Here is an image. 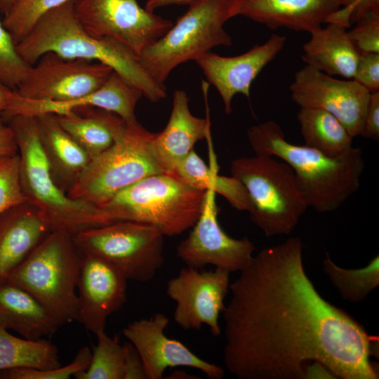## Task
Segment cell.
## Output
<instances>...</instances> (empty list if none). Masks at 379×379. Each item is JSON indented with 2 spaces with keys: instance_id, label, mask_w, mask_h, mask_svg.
I'll use <instances>...</instances> for the list:
<instances>
[{
  "instance_id": "ffe728a7",
  "label": "cell",
  "mask_w": 379,
  "mask_h": 379,
  "mask_svg": "<svg viewBox=\"0 0 379 379\" xmlns=\"http://www.w3.org/2000/svg\"><path fill=\"white\" fill-rule=\"evenodd\" d=\"M340 8L338 0H236L233 16L241 15L273 29L310 33Z\"/></svg>"
},
{
  "instance_id": "f546056e",
  "label": "cell",
  "mask_w": 379,
  "mask_h": 379,
  "mask_svg": "<svg viewBox=\"0 0 379 379\" xmlns=\"http://www.w3.org/2000/svg\"><path fill=\"white\" fill-rule=\"evenodd\" d=\"M323 270L342 298L350 302H361L379 285L378 255L366 267L357 270L342 268L327 255L323 261Z\"/></svg>"
},
{
  "instance_id": "4316f807",
  "label": "cell",
  "mask_w": 379,
  "mask_h": 379,
  "mask_svg": "<svg viewBox=\"0 0 379 379\" xmlns=\"http://www.w3.org/2000/svg\"><path fill=\"white\" fill-rule=\"evenodd\" d=\"M212 161L211 166H208L192 150L171 174L192 187L218 193L225 197L233 207L248 211L250 201L243 185L233 176L219 175L217 165L215 161Z\"/></svg>"
},
{
  "instance_id": "e0dca14e",
  "label": "cell",
  "mask_w": 379,
  "mask_h": 379,
  "mask_svg": "<svg viewBox=\"0 0 379 379\" xmlns=\"http://www.w3.org/2000/svg\"><path fill=\"white\" fill-rule=\"evenodd\" d=\"M81 254L76 321L96 335L105 331L108 317L126 302L128 279L108 261Z\"/></svg>"
},
{
  "instance_id": "f1b7e54d",
  "label": "cell",
  "mask_w": 379,
  "mask_h": 379,
  "mask_svg": "<svg viewBox=\"0 0 379 379\" xmlns=\"http://www.w3.org/2000/svg\"><path fill=\"white\" fill-rule=\"evenodd\" d=\"M60 366L58 350L51 342L18 338L0 327V371L19 368L48 370Z\"/></svg>"
},
{
  "instance_id": "5b68a950",
  "label": "cell",
  "mask_w": 379,
  "mask_h": 379,
  "mask_svg": "<svg viewBox=\"0 0 379 379\" xmlns=\"http://www.w3.org/2000/svg\"><path fill=\"white\" fill-rule=\"evenodd\" d=\"M206 190L192 187L175 175L161 173L121 190L99 208L113 221L152 226L175 237L192 227L205 203Z\"/></svg>"
},
{
  "instance_id": "e575fe53",
  "label": "cell",
  "mask_w": 379,
  "mask_h": 379,
  "mask_svg": "<svg viewBox=\"0 0 379 379\" xmlns=\"http://www.w3.org/2000/svg\"><path fill=\"white\" fill-rule=\"evenodd\" d=\"M18 153L0 157V214L16 204L28 201L20 181Z\"/></svg>"
},
{
  "instance_id": "3957f363",
  "label": "cell",
  "mask_w": 379,
  "mask_h": 379,
  "mask_svg": "<svg viewBox=\"0 0 379 379\" xmlns=\"http://www.w3.org/2000/svg\"><path fill=\"white\" fill-rule=\"evenodd\" d=\"M247 138L255 155L276 157L291 166L302 199L318 213L336 210L359 188L365 162L359 147L340 157H328L289 142L272 120L251 126Z\"/></svg>"
},
{
  "instance_id": "1f68e13d",
  "label": "cell",
  "mask_w": 379,
  "mask_h": 379,
  "mask_svg": "<svg viewBox=\"0 0 379 379\" xmlns=\"http://www.w3.org/2000/svg\"><path fill=\"white\" fill-rule=\"evenodd\" d=\"M72 0H16L2 22L17 44L49 11Z\"/></svg>"
},
{
  "instance_id": "f6af8a7d",
  "label": "cell",
  "mask_w": 379,
  "mask_h": 379,
  "mask_svg": "<svg viewBox=\"0 0 379 379\" xmlns=\"http://www.w3.org/2000/svg\"><path fill=\"white\" fill-rule=\"evenodd\" d=\"M16 0H0V13L6 14Z\"/></svg>"
},
{
  "instance_id": "b9f144b4",
  "label": "cell",
  "mask_w": 379,
  "mask_h": 379,
  "mask_svg": "<svg viewBox=\"0 0 379 379\" xmlns=\"http://www.w3.org/2000/svg\"><path fill=\"white\" fill-rule=\"evenodd\" d=\"M195 0H146L145 8L155 11L159 8L172 5H189Z\"/></svg>"
},
{
  "instance_id": "83f0119b",
  "label": "cell",
  "mask_w": 379,
  "mask_h": 379,
  "mask_svg": "<svg viewBox=\"0 0 379 379\" xmlns=\"http://www.w3.org/2000/svg\"><path fill=\"white\" fill-rule=\"evenodd\" d=\"M297 119L305 145L331 157L348 153L353 137L331 113L317 108L300 107Z\"/></svg>"
},
{
  "instance_id": "30bf717a",
  "label": "cell",
  "mask_w": 379,
  "mask_h": 379,
  "mask_svg": "<svg viewBox=\"0 0 379 379\" xmlns=\"http://www.w3.org/2000/svg\"><path fill=\"white\" fill-rule=\"evenodd\" d=\"M73 238L82 253L108 261L128 280L151 281L164 262V235L146 224L116 221L80 231Z\"/></svg>"
},
{
  "instance_id": "9a60e30c",
  "label": "cell",
  "mask_w": 379,
  "mask_h": 379,
  "mask_svg": "<svg viewBox=\"0 0 379 379\" xmlns=\"http://www.w3.org/2000/svg\"><path fill=\"white\" fill-rule=\"evenodd\" d=\"M290 91L300 107L325 110L353 138L360 135L371 93L353 79H338L305 65L295 73Z\"/></svg>"
},
{
  "instance_id": "cb8c5ba5",
  "label": "cell",
  "mask_w": 379,
  "mask_h": 379,
  "mask_svg": "<svg viewBox=\"0 0 379 379\" xmlns=\"http://www.w3.org/2000/svg\"><path fill=\"white\" fill-rule=\"evenodd\" d=\"M41 145L48 161L52 178L67 194L91 161L86 152L61 127L56 116H36Z\"/></svg>"
},
{
  "instance_id": "277c9868",
  "label": "cell",
  "mask_w": 379,
  "mask_h": 379,
  "mask_svg": "<svg viewBox=\"0 0 379 379\" xmlns=\"http://www.w3.org/2000/svg\"><path fill=\"white\" fill-rule=\"evenodd\" d=\"M5 121L17 142L22 192L28 202L46 215L51 232L74 236L80 231L114 222L103 210L69 197L54 182L41 145L36 117L16 114Z\"/></svg>"
},
{
  "instance_id": "4dcf8cb0",
  "label": "cell",
  "mask_w": 379,
  "mask_h": 379,
  "mask_svg": "<svg viewBox=\"0 0 379 379\" xmlns=\"http://www.w3.org/2000/svg\"><path fill=\"white\" fill-rule=\"evenodd\" d=\"M98 342L91 352L88 367L74 376L77 379H124L126 347L117 337L105 331L96 334Z\"/></svg>"
},
{
  "instance_id": "ba28073f",
  "label": "cell",
  "mask_w": 379,
  "mask_h": 379,
  "mask_svg": "<svg viewBox=\"0 0 379 379\" xmlns=\"http://www.w3.org/2000/svg\"><path fill=\"white\" fill-rule=\"evenodd\" d=\"M230 171L248 194L251 220L267 237L293 231L307 206L288 164L273 157L255 154L233 160Z\"/></svg>"
},
{
  "instance_id": "ab89813d",
  "label": "cell",
  "mask_w": 379,
  "mask_h": 379,
  "mask_svg": "<svg viewBox=\"0 0 379 379\" xmlns=\"http://www.w3.org/2000/svg\"><path fill=\"white\" fill-rule=\"evenodd\" d=\"M126 345V357L124 379H146L141 359L131 343Z\"/></svg>"
},
{
  "instance_id": "6da1fadb",
  "label": "cell",
  "mask_w": 379,
  "mask_h": 379,
  "mask_svg": "<svg viewBox=\"0 0 379 379\" xmlns=\"http://www.w3.org/2000/svg\"><path fill=\"white\" fill-rule=\"evenodd\" d=\"M298 237L260 251L230 284L226 370L239 379H376L372 338L308 278Z\"/></svg>"
},
{
  "instance_id": "d590c367",
  "label": "cell",
  "mask_w": 379,
  "mask_h": 379,
  "mask_svg": "<svg viewBox=\"0 0 379 379\" xmlns=\"http://www.w3.org/2000/svg\"><path fill=\"white\" fill-rule=\"evenodd\" d=\"M354 24L347 34L359 53H379V11L363 15Z\"/></svg>"
},
{
  "instance_id": "484cf974",
  "label": "cell",
  "mask_w": 379,
  "mask_h": 379,
  "mask_svg": "<svg viewBox=\"0 0 379 379\" xmlns=\"http://www.w3.org/2000/svg\"><path fill=\"white\" fill-rule=\"evenodd\" d=\"M55 116L61 127L86 152L91 161L109 149L126 126L117 114L94 107H80L69 114Z\"/></svg>"
},
{
  "instance_id": "44dd1931",
  "label": "cell",
  "mask_w": 379,
  "mask_h": 379,
  "mask_svg": "<svg viewBox=\"0 0 379 379\" xmlns=\"http://www.w3.org/2000/svg\"><path fill=\"white\" fill-rule=\"evenodd\" d=\"M51 232L44 212L25 201L0 214V281L8 278Z\"/></svg>"
},
{
  "instance_id": "74e56055",
  "label": "cell",
  "mask_w": 379,
  "mask_h": 379,
  "mask_svg": "<svg viewBox=\"0 0 379 379\" xmlns=\"http://www.w3.org/2000/svg\"><path fill=\"white\" fill-rule=\"evenodd\" d=\"M352 79L368 91H379V53H360Z\"/></svg>"
},
{
  "instance_id": "8d00e7d4",
  "label": "cell",
  "mask_w": 379,
  "mask_h": 379,
  "mask_svg": "<svg viewBox=\"0 0 379 379\" xmlns=\"http://www.w3.org/2000/svg\"><path fill=\"white\" fill-rule=\"evenodd\" d=\"M340 8L332 14L326 23L334 22L347 29L363 15L379 11V0H338Z\"/></svg>"
},
{
  "instance_id": "8992f818",
  "label": "cell",
  "mask_w": 379,
  "mask_h": 379,
  "mask_svg": "<svg viewBox=\"0 0 379 379\" xmlns=\"http://www.w3.org/2000/svg\"><path fill=\"white\" fill-rule=\"evenodd\" d=\"M236 0H195L158 40L138 56L145 69L164 84L182 63L196 60L216 46H230L232 38L224 28L233 18Z\"/></svg>"
},
{
  "instance_id": "603a6c76",
  "label": "cell",
  "mask_w": 379,
  "mask_h": 379,
  "mask_svg": "<svg viewBox=\"0 0 379 379\" xmlns=\"http://www.w3.org/2000/svg\"><path fill=\"white\" fill-rule=\"evenodd\" d=\"M58 322L30 293L8 279L0 281V327L30 340L53 335Z\"/></svg>"
},
{
  "instance_id": "7bdbcfd3",
  "label": "cell",
  "mask_w": 379,
  "mask_h": 379,
  "mask_svg": "<svg viewBox=\"0 0 379 379\" xmlns=\"http://www.w3.org/2000/svg\"><path fill=\"white\" fill-rule=\"evenodd\" d=\"M15 96V90L0 84V113L8 108Z\"/></svg>"
},
{
  "instance_id": "ee69618b",
  "label": "cell",
  "mask_w": 379,
  "mask_h": 379,
  "mask_svg": "<svg viewBox=\"0 0 379 379\" xmlns=\"http://www.w3.org/2000/svg\"><path fill=\"white\" fill-rule=\"evenodd\" d=\"M168 378L171 379H195L196 375L189 374L183 371H174L171 373Z\"/></svg>"
},
{
  "instance_id": "f35d334b",
  "label": "cell",
  "mask_w": 379,
  "mask_h": 379,
  "mask_svg": "<svg viewBox=\"0 0 379 379\" xmlns=\"http://www.w3.org/2000/svg\"><path fill=\"white\" fill-rule=\"evenodd\" d=\"M360 135L375 141L379 140V91L370 94Z\"/></svg>"
},
{
  "instance_id": "d4e9b609",
  "label": "cell",
  "mask_w": 379,
  "mask_h": 379,
  "mask_svg": "<svg viewBox=\"0 0 379 379\" xmlns=\"http://www.w3.org/2000/svg\"><path fill=\"white\" fill-rule=\"evenodd\" d=\"M310 34L303 45L302 60L317 71L352 79L360 53L347 34V29L334 22L326 23Z\"/></svg>"
},
{
  "instance_id": "4fadbf2b",
  "label": "cell",
  "mask_w": 379,
  "mask_h": 379,
  "mask_svg": "<svg viewBox=\"0 0 379 379\" xmlns=\"http://www.w3.org/2000/svg\"><path fill=\"white\" fill-rule=\"evenodd\" d=\"M230 274L220 268H182L166 284V295L175 302V322L185 330H199L206 325L214 337L220 336L219 317L229 293Z\"/></svg>"
},
{
  "instance_id": "7402d4cb",
  "label": "cell",
  "mask_w": 379,
  "mask_h": 379,
  "mask_svg": "<svg viewBox=\"0 0 379 379\" xmlns=\"http://www.w3.org/2000/svg\"><path fill=\"white\" fill-rule=\"evenodd\" d=\"M189 98L182 90L173 93L172 109L165 128L155 133L152 149L165 173L171 174L178 164L192 150L199 140L211 137L208 117L194 116Z\"/></svg>"
},
{
  "instance_id": "7a4b0ae2",
  "label": "cell",
  "mask_w": 379,
  "mask_h": 379,
  "mask_svg": "<svg viewBox=\"0 0 379 379\" xmlns=\"http://www.w3.org/2000/svg\"><path fill=\"white\" fill-rule=\"evenodd\" d=\"M74 2L69 1L45 13L16 44L23 60L32 65L44 54L52 52L66 58L99 62L139 88L150 102L164 99L165 84L145 69L131 49L115 39L93 36L86 32L76 16Z\"/></svg>"
},
{
  "instance_id": "836d02e7",
  "label": "cell",
  "mask_w": 379,
  "mask_h": 379,
  "mask_svg": "<svg viewBox=\"0 0 379 379\" xmlns=\"http://www.w3.org/2000/svg\"><path fill=\"white\" fill-rule=\"evenodd\" d=\"M91 359V351L88 347L81 348L73 361L64 366L48 370L34 368H12L3 371L2 377L6 379H68L76 373L85 371Z\"/></svg>"
},
{
  "instance_id": "d6986e66",
  "label": "cell",
  "mask_w": 379,
  "mask_h": 379,
  "mask_svg": "<svg viewBox=\"0 0 379 379\" xmlns=\"http://www.w3.org/2000/svg\"><path fill=\"white\" fill-rule=\"evenodd\" d=\"M142 92L113 71L98 90L68 101H46L25 99L15 91V96L7 109L1 112L6 121L16 114L36 117L42 114H67L76 109L94 107L113 112L126 123L137 121L135 109Z\"/></svg>"
},
{
  "instance_id": "9c48e42d",
  "label": "cell",
  "mask_w": 379,
  "mask_h": 379,
  "mask_svg": "<svg viewBox=\"0 0 379 379\" xmlns=\"http://www.w3.org/2000/svg\"><path fill=\"white\" fill-rule=\"evenodd\" d=\"M154 134L138 121L126 123L114 144L90 161L67 196L100 207L126 187L165 173L152 149Z\"/></svg>"
},
{
  "instance_id": "2e32d148",
  "label": "cell",
  "mask_w": 379,
  "mask_h": 379,
  "mask_svg": "<svg viewBox=\"0 0 379 379\" xmlns=\"http://www.w3.org/2000/svg\"><path fill=\"white\" fill-rule=\"evenodd\" d=\"M169 319L157 312L148 319L129 323L123 334L137 350L146 379H161L168 368L186 366L197 369L211 379H221L225 370L208 362L186 347L180 341L168 338L165 330Z\"/></svg>"
},
{
  "instance_id": "8fae6325",
  "label": "cell",
  "mask_w": 379,
  "mask_h": 379,
  "mask_svg": "<svg viewBox=\"0 0 379 379\" xmlns=\"http://www.w3.org/2000/svg\"><path fill=\"white\" fill-rule=\"evenodd\" d=\"M82 27L93 36L115 39L138 57L161 38L172 21L141 7L137 0H74Z\"/></svg>"
},
{
  "instance_id": "60d3db41",
  "label": "cell",
  "mask_w": 379,
  "mask_h": 379,
  "mask_svg": "<svg viewBox=\"0 0 379 379\" xmlns=\"http://www.w3.org/2000/svg\"><path fill=\"white\" fill-rule=\"evenodd\" d=\"M18 153L15 135L9 125L0 116V157Z\"/></svg>"
},
{
  "instance_id": "7c38bea8",
  "label": "cell",
  "mask_w": 379,
  "mask_h": 379,
  "mask_svg": "<svg viewBox=\"0 0 379 379\" xmlns=\"http://www.w3.org/2000/svg\"><path fill=\"white\" fill-rule=\"evenodd\" d=\"M113 71L99 62L69 59L48 52L30 65L15 91L29 100L68 101L98 90Z\"/></svg>"
},
{
  "instance_id": "d6a6232c",
  "label": "cell",
  "mask_w": 379,
  "mask_h": 379,
  "mask_svg": "<svg viewBox=\"0 0 379 379\" xmlns=\"http://www.w3.org/2000/svg\"><path fill=\"white\" fill-rule=\"evenodd\" d=\"M29 67L19 55L15 43L0 19V84L15 90Z\"/></svg>"
},
{
  "instance_id": "52a82bcc",
  "label": "cell",
  "mask_w": 379,
  "mask_h": 379,
  "mask_svg": "<svg viewBox=\"0 0 379 379\" xmlns=\"http://www.w3.org/2000/svg\"><path fill=\"white\" fill-rule=\"evenodd\" d=\"M81 256L72 235L51 232L6 279L34 296L62 326L77 318Z\"/></svg>"
},
{
  "instance_id": "ac0fdd59",
  "label": "cell",
  "mask_w": 379,
  "mask_h": 379,
  "mask_svg": "<svg viewBox=\"0 0 379 379\" xmlns=\"http://www.w3.org/2000/svg\"><path fill=\"white\" fill-rule=\"evenodd\" d=\"M286 41L285 36L272 34L265 43L241 55L225 57L209 51L195 60L207 82L218 91L227 114L232 112L235 95L240 93L249 98L253 81L283 49Z\"/></svg>"
},
{
  "instance_id": "5bb4252c",
  "label": "cell",
  "mask_w": 379,
  "mask_h": 379,
  "mask_svg": "<svg viewBox=\"0 0 379 379\" xmlns=\"http://www.w3.org/2000/svg\"><path fill=\"white\" fill-rule=\"evenodd\" d=\"M215 193L206 190L202 212L189 235L176 247L177 256L186 266L202 269L213 265L240 272L251 261L255 247L246 237L234 239L220 227Z\"/></svg>"
}]
</instances>
